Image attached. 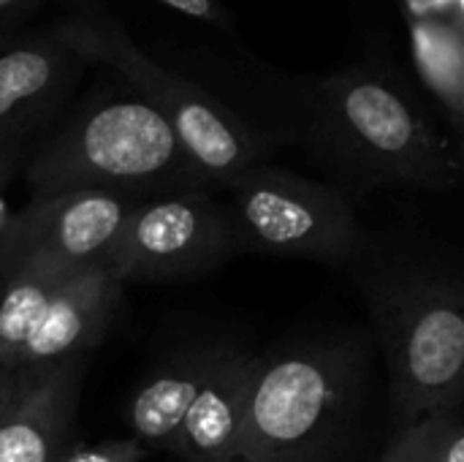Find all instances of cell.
I'll return each instance as SVG.
<instances>
[{
	"label": "cell",
	"mask_w": 464,
	"mask_h": 462,
	"mask_svg": "<svg viewBox=\"0 0 464 462\" xmlns=\"http://www.w3.org/2000/svg\"><path fill=\"white\" fill-rule=\"evenodd\" d=\"M136 204L106 191H63L30 199L0 234V283L27 264L92 267Z\"/></svg>",
	"instance_id": "obj_8"
},
{
	"label": "cell",
	"mask_w": 464,
	"mask_h": 462,
	"mask_svg": "<svg viewBox=\"0 0 464 462\" xmlns=\"http://www.w3.org/2000/svg\"><path fill=\"white\" fill-rule=\"evenodd\" d=\"M27 368H0V417L5 414V408L14 403V398L19 395L22 384H24Z\"/></svg>",
	"instance_id": "obj_23"
},
{
	"label": "cell",
	"mask_w": 464,
	"mask_h": 462,
	"mask_svg": "<svg viewBox=\"0 0 464 462\" xmlns=\"http://www.w3.org/2000/svg\"><path fill=\"white\" fill-rule=\"evenodd\" d=\"M30 199L63 191H106L133 204L209 191L169 123L139 95L98 98L79 109L24 169Z\"/></svg>",
	"instance_id": "obj_2"
},
{
	"label": "cell",
	"mask_w": 464,
	"mask_h": 462,
	"mask_svg": "<svg viewBox=\"0 0 464 462\" xmlns=\"http://www.w3.org/2000/svg\"><path fill=\"white\" fill-rule=\"evenodd\" d=\"M76 57L52 30L0 38V147L14 150L35 133L76 82Z\"/></svg>",
	"instance_id": "obj_9"
},
{
	"label": "cell",
	"mask_w": 464,
	"mask_h": 462,
	"mask_svg": "<svg viewBox=\"0 0 464 462\" xmlns=\"http://www.w3.org/2000/svg\"><path fill=\"white\" fill-rule=\"evenodd\" d=\"M256 359L258 354L253 351L228 349L223 362L215 368V373L188 408L171 455L185 462L234 460Z\"/></svg>",
	"instance_id": "obj_12"
},
{
	"label": "cell",
	"mask_w": 464,
	"mask_h": 462,
	"mask_svg": "<svg viewBox=\"0 0 464 462\" xmlns=\"http://www.w3.org/2000/svg\"><path fill=\"white\" fill-rule=\"evenodd\" d=\"M84 267L35 261L0 283V368L14 370V359L52 300Z\"/></svg>",
	"instance_id": "obj_14"
},
{
	"label": "cell",
	"mask_w": 464,
	"mask_h": 462,
	"mask_svg": "<svg viewBox=\"0 0 464 462\" xmlns=\"http://www.w3.org/2000/svg\"><path fill=\"white\" fill-rule=\"evenodd\" d=\"M362 346L321 340L258 354L231 462H332L356 425Z\"/></svg>",
	"instance_id": "obj_3"
},
{
	"label": "cell",
	"mask_w": 464,
	"mask_h": 462,
	"mask_svg": "<svg viewBox=\"0 0 464 462\" xmlns=\"http://www.w3.org/2000/svg\"><path fill=\"white\" fill-rule=\"evenodd\" d=\"M430 428L427 419L405 425L397 430V436L392 438V444L386 447V452L381 455L378 462H430Z\"/></svg>",
	"instance_id": "obj_18"
},
{
	"label": "cell",
	"mask_w": 464,
	"mask_h": 462,
	"mask_svg": "<svg viewBox=\"0 0 464 462\" xmlns=\"http://www.w3.org/2000/svg\"><path fill=\"white\" fill-rule=\"evenodd\" d=\"M237 253L231 210L209 191H190L136 204L98 267L125 286L201 275Z\"/></svg>",
	"instance_id": "obj_7"
},
{
	"label": "cell",
	"mask_w": 464,
	"mask_h": 462,
	"mask_svg": "<svg viewBox=\"0 0 464 462\" xmlns=\"http://www.w3.org/2000/svg\"><path fill=\"white\" fill-rule=\"evenodd\" d=\"M147 449L136 438H117L95 447H68L57 462H141Z\"/></svg>",
	"instance_id": "obj_17"
},
{
	"label": "cell",
	"mask_w": 464,
	"mask_h": 462,
	"mask_svg": "<svg viewBox=\"0 0 464 462\" xmlns=\"http://www.w3.org/2000/svg\"><path fill=\"white\" fill-rule=\"evenodd\" d=\"M0 38H3V35H0Z\"/></svg>",
	"instance_id": "obj_25"
},
{
	"label": "cell",
	"mask_w": 464,
	"mask_h": 462,
	"mask_svg": "<svg viewBox=\"0 0 464 462\" xmlns=\"http://www.w3.org/2000/svg\"><path fill=\"white\" fill-rule=\"evenodd\" d=\"M459 411H440L427 417L430 462H464V425Z\"/></svg>",
	"instance_id": "obj_16"
},
{
	"label": "cell",
	"mask_w": 464,
	"mask_h": 462,
	"mask_svg": "<svg viewBox=\"0 0 464 462\" xmlns=\"http://www.w3.org/2000/svg\"><path fill=\"white\" fill-rule=\"evenodd\" d=\"M408 19H432L464 27V0H402Z\"/></svg>",
	"instance_id": "obj_19"
},
{
	"label": "cell",
	"mask_w": 464,
	"mask_h": 462,
	"mask_svg": "<svg viewBox=\"0 0 464 462\" xmlns=\"http://www.w3.org/2000/svg\"><path fill=\"white\" fill-rule=\"evenodd\" d=\"M226 191L239 251L343 261L359 248V218L337 185L296 172L256 163Z\"/></svg>",
	"instance_id": "obj_6"
},
{
	"label": "cell",
	"mask_w": 464,
	"mask_h": 462,
	"mask_svg": "<svg viewBox=\"0 0 464 462\" xmlns=\"http://www.w3.org/2000/svg\"><path fill=\"white\" fill-rule=\"evenodd\" d=\"M41 5L44 0H0V35H5L8 27L33 16Z\"/></svg>",
	"instance_id": "obj_22"
},
{
	"label": "cell",
	"mask_w": 464,
	"mask_h": 462,
	"mask_svg": "<svg viewBox=\"0 0 464 462\" xmlns=\"http://www.w3.org/2000/svg\"><path fill=\"white\" fill-rule=\"evenodd\" d=\"M370 310L389 365L400 428L459 411L464 392V305L457 278L411 270L372 278Z\"/></svg>",
	"instance_id": "obj_4"
},
{
	"label": "cell",
	"mask_w": 464,
	"mask_h": 462,
	"mask_svg": "<svg viewBox=\"0 0 464 462\" xmlns=\"http://www.w3.org/2000/svg\"><path fill=\"white\" fill-rule=\"evenodd\" d=\"M82 359L27 368L24 384L0 417V462H57L76 417Z\"/></svg>",
	"instance_id": "obj_10"
},
{
	"label": "cell",
	"mask_w": 464,
	"mask_h": 462,
	"mask_svg": "<svg viewBox=\"0 0 464 462\" xmlns=\"http://www.w3.org/2000/svg\"><path fill=\"white\" fill-rule=\"evenodd\" d=\"M54 33L76 57L114 68L169 123L193 166L212 185L226 188L239 172L264 163L269 142L242 114L204 84L152 60L120 25L82 16L65 19Z\"/></svg>",
	"instance_id": "obj_5"
},
{
	"label": "cell",
	"mask_w": 464,
	"mask_h": 462,
	"mask_svg": "<svg viewBox=\"0 0 464 462\" xmlns=\"http://www.w3.org/2000/svg\"><path fill=\"white\" fill-rule=\"evenodd\" d=\"M166 3L169 8L185 14V16H193V19H201V22H209V25H231V16L228 11H223V5L218 0H160Z\"/></svg>",
	"instance_id": "obj_20"
},
{
	"label": "cell",
	"mask_w": 464,
	"mask_h": 462,
	"mask_svg": "<svg viewBox=\"0 0 464 462\" xmlns=\"http://www.w3.org/2000/svg\"><path fill=\"white\" fill-rule=\"evenodd\" d=\"M68 3H73V5H79V8H95L101 0H68Z\"/></svg>",
	"instance_id": "obj_24"
},
{
	"label": "cell",
	"mask_w": 464,
	"mask_h": 462,
	"mask_svg": "<svg viewBox=\"0 0 464 462\" xmlns=\"http://www.w3.org/2000/svg\"><path fill=\"white\" fill-rule=\"evenodd\" d=\"M315 147L359 182L451 191L462 180V152L440 133L413 93L381 68H348L313 95Z\"/></svg>",
	"instance_id": "obj_1"
},
{
	"label": "cell",
	"mask_w": 464,
	"mask_h": 462,
	"mask_svg": "<svg viewBox=\"0 0 464 462\" xmlns=\"http://www.w3.org/2000/svg\"><path fill=\"white\" fill-rule=\"evenodd\" d=\"M14 172H16V152L0 147V234L5 231V226H8V221L14 215V210H11V204L5 199V188L14 180Z\"/></svg>",
	"instance_id": "obj_21"
},
{
	"label": "cell",
	"mask_w": 464,
	"mask_h": 462,
	"mask_svg": "<svg viewBox=\"0 0 464 462\" xmlns=\"http://www.w3.org/2000/svg\"><path fill=\"white\" fill-rule=\"evenodd\" d=\"M408 22L416 71L459 136L464 125V27L432 19Z\"/></svg>",
	"instance_id": "obj_15"
},
{
	"label": "cell",
	"mask_w": 464,
	"mask_h": 462,
	"mask_svg": "<svg viewBox=\"0 0 464 462\" xmlns=\"http://www.w3.org/2000/svg\"><path fill=\"white\" fill-rule=\"evenodd\" d=\"M122 300V283H117L103 267L92 264L52 300L41 321L19 349L14 368H38L60 359L82 357L95 349L109 332Z\"/></svg>",
	"instance_id": "obj_11"
},
{
	"label": "cell",
	"mask_w": 464,
	"mask_h": 462,
	"mask_svg": "<svg viewBox=\"0 0 464 462\" xmlns=\"http://www.w3.org/2000/svg\"><path fill=\"white\" fill-rule=\"evenodd\" d=\"M231 346H201L169 359L133 395L128 422L144 449L171 452L182 419Z\"/></svg>",
	"instance_id": "obj_13"
}]
</instances>
